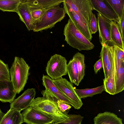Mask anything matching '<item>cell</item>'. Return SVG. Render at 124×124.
<instances>
[{"instance_id":"6da1fadb","label":"cell","mask_w":124,"mask_h":124,"mask_svg":"<svg viewBox=\"0 0 124 124\" xmlns=\"http://www.w3.org/2000/svg\"><path fill=\"white\" fill-rule=\"evenodd\" d=\"M30 67L23 58L16 56L9 70L11 81L17 93L23 91L30 75Z\"/></svg>"},{"instance_id":"7a4b0ae2","label":"cell","mask_w":124,"mask_h":124,"mask_svg":"<svg viewBox=\"0 0 124 124\" xmlns=\"http://www.w3.org/2000/svg\"><path fill=\"white\" fill-rule=\"evenodd\" d=\"M63 34L65 40L67 44L80 51L90 50L94 47L93 44L79 31L70 18L64 26Z\"/></svg>"},{"instance_id":"3957f363","label":"cell","mask_w":124,"mask_h":124,"mask_svg":"<svg viewBox=\"0 0 124 124\" xmlns=\"http://www.w3.org/2000/svg\"><path fill=\"white\" fill-rule=\"evenodd\" d=\"M30 106L50 117L53 123L63 121L69 118L67 112L63 113L60 110L57 103L43 97L34 99Z\"/></svg>"},{"instance_id":"277c9868","label":"cell","mask_w":124,"mask_h":124,"mask_svg":"<svg viewBox=\"0 0 124 124\" xmlns=\"http://www.w3.org/2000/svg\"><path fill=\"white\" fill-rule=\"evenodd\" d=\"M66 14L64 8L61 7L59 5L48 9L35 25V28L33 31L38 32L52 28L57 23L64 18Z\"/></svg>"},{"instance_id":"5b68a950","label":"cell","mask_w":124,"mask_h":124,"mask_svg":"<svg viewBox=\"0 0 124 124\" xmlns=\"http://www.w3.org/2000/svg\"><path fill=\"white\" fill-rule=\"evenodd\" d=\"M67 60L60 54H55L52 56L47 62L46 71L52 79L60 78L65 75L67 72Z\"/></svg>"},{"instance_id":"8992f818","label":"cell","mask_w":124,"mask_h":124,"mask_svg":"<svg viewBox=\"0 0 124 124\" xmlns=\"http://www.w3.org/2000/svg\"><path fill=\"white\" fill-rule=\"evenodd\" d=\"M64 1L78 16L83 23L89 27L93 13L90 0H64Z\"/></svg>"},{"instance_id":"52a82bcc","label":"cell","mask_w":124,"mask_h":124,"mask_svg":"<svg viewBox=\"0 0 124 124\" xmlns=\"http://www.w3.org/2000/svg\"><path fill=\"white\" fill-rule=\"evenodd\" d=\"M55 85L71 101L75 109H80L83 105V102L75 92L72 83L62 77L53 80Z\"/></svg>"},{"instance_id":"ba28073f","label":"cell","mask_w":124,"mask_h":124,"mask_svg":"<svg viewBox=\"0 0 124 124\" xmlns=\"http://www.w3.org/2000/svg\"><path fill=\"white\" fill-rule=\"evenodd\" d=\"M21 114L23 122L27 124H50L53 123L50 117L31 106L24 109Z\"/></svg>"},{"instance_id":"9c48e42d","label":"cell","mask_w":124,"mask_h":124,"mask_svg":"<svg viewBox=\"0 0 124 124\" xmlns=\"http://www.w3.org/2000/svg\"><path fill=\"white\" fill-rule=\"evenodd\" d=\"M97 15L99 41L101 44V46L105 43L108 45L109 43L112 44L110 35L112 21L106 18L99 13H98Z\"/></svg>"},{"instance_id":"30bf717a","label":"cell","mask_w":124,"mask_h":124,"mask_svg":"<svg viewBox=\"0 0 124 124\" xmlns=\"http://www.w3.org/2000/svg\"><path fill=\"white\" fill-rule=\"evenodd\" d=\"M90 1L93 10H96L111 21L118 22L116 13L106 0H90Z\"/></svg>"},{"instance_id":"8fae6325","label":"cell","mask_w":124,"mask_h":124,"mask_svg":"<svg viewBox=\"0 0 124 124\" xmlns=\"http://www.w3.org/2000/svg\"><path fill=\"white\" fill-rule=\"evenodd\" d=\"M36 94L35 88L28 89L11 103L10 108L20 111L26 109L30 106L34 99Z\"/></svg>"},{"instance_id":"7c38bea8","label":"cell","mask_w":124,"mask_h":124,"mask_svg":"<svg viewBox=\"0 0 124 124\" xmlns=\"http://www.w3.org/2000/svg\"><path fill=\"white\" fill-rule=\"evenodd\" d=\"M63 3V8L65 10L66 13L68 15L69 18L71 20L79 31L91 42L92 36L89 27L83 23L78 16L64 1Z\"/></svg>"},{"instance_id":"4fadbf2b","label":"cell","mask_w":124,"mask_h":124,"mask_svg":"<svg viewBox=\"0 0 124 124\" xmlns=\"http://www.w3.org/2000/svg\"><path fill=\"white\" fill-rule=\"evenodd\" d=\"M16 13L19 15L20 19L25 24L28 30H33L35 25L27 0H20Z\"/></svg>"},{"instance_id":"5bb4252c","label":"cell","mask_w":124,"mask_h":124,"mask_svg":"<svg viewBox=\"0 0 124 124\" xmlns=\"http://www.w3.org/2000/svg\"><path fill=\"white\" fill-rule=\"evenodd\" d=\"M17 94L10 80H0V101L2 102L11 103Z\"/></svg>"},{"instance_id":"9a60e30c","label":"cell","mask_w":124,"mask_h":124,"mask_svg":"<svg viewBox=\"0 0 124 124\" xmlns=\"http://www.w3.org/2000/svg\"><path fill=\"white\" fill-rule=\"evenodd\" d=\"M93 121L94 124H123L122 119L108 111L98 114L94 118Z\"/></svg>"},{"instance_id":"2e32d148","label":"cell","mask_w":124,"mask_h":124,"mask_svg":"<svg viewBox=\"0 0 124 124\" xmlns=\"http://www.w3.org/2000/svg\"><path fill=\"white\" fill-rule=\"evenodd\" d=\"M42 80L43 85L45 89L49 90L59 100L63 101L68 104L71 105L73 107V104L71 101L55 85L53 82V79L49 76L43 74Z\"/></svg>"},{"instance_id":"e0dca14e","label":"cell","mask_w":124,"mask_h":124,"mask_svg":"<svg viewBox=\"0 0 124 124\" xmlns=\"http://www.w3.org/2000/svg\"><path fill=\"white\" fill-rule=\"evenodd\" d=\"M23 122V116L21 111L10 108L5 114L0 124H22Z\"/></svg>"},{"instance_id":"ac0fdd59","label":"cell","mask_w":124,"mask_h":124,"mask_svg":"<svg viewBox=\"0 0 124 124\" xmlns=\"http://www.w3.org/2000/svg\"><path fill=\"white\" fill-rule=\"evenodd\" d=\"M115 94L124 89V62H121L118 64H115Z\"/></svg>"},{"instance_id":"d6986e66","label":"cell","mask_w":124,"mask_h":124,"mask_svg":"<svg viewBox=\"0 0 124 124\" xmlns=\"http://www.w3.org/2000/svg\"><path fill=\"white\" fill-rule=\"evenodd\" d=\"M111 38L112 44L124 50V41L119 31L117 23L112 21L110 30Z\"/></svg>"},{"instance_id":"ffe728a7","label":"cell","mask_w":124,"mask_h":124,"mask_svg":"<svg viewBox=\"0 0 124 124\" xmlns=\"http://www.w3.org/2000/svg\"><path fill=\"white\" fill-rule=\"evenodd\" d=\"M64 0H27L29 4L48 9L59 5Z\"/></svg>"},{"instance_id":"44dd1931","label":"cell","mask_w":124,"mask_h":124,"mask_svg":"<svg viewBox=\"0 0 124 124\" xmlns=\"http://www.w3.org/2000/svg\"><path fill=\"white\" fill-rule=\"evenodd\" d=\"M74 89L78 97L81 99L88 97H92L95 95L101 94L105 90L103 85L93 88L81 89L74 88Z\"/></svg>"},{"instance_id":"7402d4cb","label":"cell","mask_w":124,"mask_h":124,"mask_svg":"<svg viewBox=\"0 0 124 124\" xmlns=\"http://www.w3.org/2000/svg\"><path fill=\"white\" fill-rule=\"evenodd\" d=\"M67 72L70 82L77 86L79 84L78 80V71L75 60L71 59L67 65Z\"/></svg>"},{"instance_id":"603a6c76","label":"cell","mask_w":124,"mask_h":124,"mask_svg":"<svg viewBox=\"0 0 124 124\" xmlns=\"http://www.w3.org/2000/svg\"><path fill=\"white\" fill-rule=\"evenodd\" d=\"M115 69L114 63L110 76L107 79L103 80V83L105 91L110 94L114 95L115 92Z\"/></svg>"},{"instance_id":"cb8c5ba5","label":"cell","mask_w":124,"mask_h":124,"mask_svg":"<svg viewBox=\"0 0 124 124\" xmlns=\"http://www.w3.org/2000/svg\"><path fill=\"white\" fill-rule=\"evenodd\" d=\"M73 59L76 61L78 71V80L79 84L85 75V68L84 55L78 52L73 55Z\"/></svg>"},{"instance_id":"d4e9b609","label":"cell","mask_w":124,"mask_h":124,"mask_svg":"<svg viewBox=\"0 0 124 124\" xmlns=\"http://www.w3.org/2000/svg\"><path fill=\"white\" fill-rule=\"evenodd\" d=\"M20 0H0V10L5 12H16Z\"/></svg>"},{"instance_id":"484cf974","label":"cell","mask_w":124,"mask_h":124,"mask_svg":"<svg viewBox=\"0 0 124 124\" xmlns=\"http://www.w3.org/2000/svg\"><path fill=\"white\" fill-rule=\"evenodd\" d=\"M106 43L102 45L101 50L100 53V56L102 63L103 69L104 74V79L108 78L107 65L109 60V46Z\"/></svg>"},{"instance_id":"4316f807","label":"cell","mask_w":124,"mask_h":124,"mask_svg":"<svg viewBox=\"0 0 124 124\" xmlns=\"http://www.w3.org/2000/svg\"><path fill=\"white\" fill-rule=\"evenodd\" d=\"M106 0L115 11L119 21L124 13V0Z\"/></svg>"},{"instance_id":"83f0119b","label":"cell","mask_w":124,"mask_h":124,"mask_svg":"<svg viewBox=\"0 0 124 124\" xmlns=\"http://www.w3.org/2000/svg\"><path fill=\"white\" fill-rule=\"evenodd\" d=\"M28 5L31 16L35 25L48 9H44L37 6L30 5L29 4Z\"/></svg>"},{"instance_id":"f1b7e54d","label":"cell","mask_w":124,"mask_h":124,"mask_svg":"<svg viewBox=\"0 0 124 124\" xmlns=\"http://www.w3.org/2000/svg\"><path fill=\"white\" fill-rule=\"evenodd\" d=\"M67 119L61 122L53 123L52 124H81L84 117L80 114H68Z\"/></svg>"},{"instance_id":"f546056e","label":"cell","mask_w":124,"mask_h":124,"mask_svg":"<svg viewBox=\"0 0 124 124\" xmlns=\"http://www.w3.org/2000/svg\"><path fill=\"white\" fill-rule=\"evenodd\" d=\"M10 80L8 65L0 59V80Z\"/></svg>"},{"instance_id":"4dcf8cb0","label":"cell","mask_w":124,"mask_h":124,"mask_svg":"<svg viewBox=\"0 0 124 124\" xmlns=\"http://www.w3.org/2000/svg\"><path fill=\"white\" fill-rule=\"evenodd\" d=\"M115 63L118 64L122 62H124V50L115 45L113 46Z\"/></svg>"},{"instance_id":"1f68e13d","label":"cell","mask_w":124,"mask_h":124,"mask_svg":"<svg viewBox=\"0 0 124 124\" xmlns=\"http://www.w3.org/2000/svg\"><path fill=\"white\" fill-rule=\"evenodd\" d=\"M41 93L43 96V97L45 99L57 103L59 100L58 98L48 89H46L45 90H42Z\"/></svg>"},{"instance_id":"d6a6232c","label":"cell","mask_w":124,"mask_h":124,"mask_svg":"<svg viewBox=\"0 0 124 124\" xmlns=\"http://www.w3.org/2000/svg\"><path fill=\"white\" fill-rule=\"evenodd\" d=\"M89 28L92 34H95L98 30L97 19L94 14H92Z\"/></svg>"},{"instance_id":"836d02e7","label":"cell","mask_w":124,"mask_h":124,"mask_svg":"<svg viewBox=\"0 0 124 124\" xmlns=\"http://www.w3.org/2000/svg\"><path fill=\"white\" fill-rule=\"evenodd\" d=\"M57 103L59 110L63 113L66 112V110H68L71 108V106L63 101L59 100Z\"/></svg>"},{"instance_id":"e575fe53","label":"cell","mask_w":124,"mask_h":124,"mask_svg":"<svg viewBox=\"0 0 124 124\" xmlns=\"http://www.w3.org/2000/svg\"><path fill=\"white\" fill-rule=\"evenodd\" d=\"M118 29L122 37L124 40V13L120 20L117 23Z\"/></svg>"},{"instance_id":"d590c367","label":"cell","mask_w":124,"mask_h":124,"mask_svg":"<svg viewBox=\"0 0 124 124\" xmlns=\"http://www.w3.org/2000/svg\"><path fill=\"white\" fill-rule=\"evenodd\" d=\"M95 73L97 74L98 71L103 68L102 60L101 58L97 61L93 65Z\"/></svg>"},{"instance_id":"8d00e7d4","label":"cell","mask_w":124,"mask_h":124,"mask_svg":"<svg viewBox=\"0 0 124 124\" xmlns=\"http://www.w3.org/2000/svg\"><path fill=\"white\" fill-rule=\"evenodd\" d=\"M5 114L2 112L0 108V123Z\"/></svg>"}]
</instances>
